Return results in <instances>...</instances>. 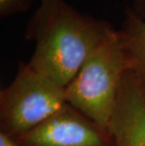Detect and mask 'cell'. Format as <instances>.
<instances>
[{"mask_svg": "<svg viewBox=\"0 0 145 146\" xmlns=\"http://www.w3.org/2000/svg\"><path fill=\"white\" fill-rule=\"evenodd\" d=\"M15 139L21 146H114L109 133L69 104Z\"/></svg>", "mask_w": 145, "mask_h": 146, "instance_id": "obj_4", "label": "cell"}, {"mask_svg": "<svg viewBox=\"0 0 145 146\" xmlns=\"http://www.w3.org/2000/svg\"><path fill=\"white\" fill-rule=\"evenodd\" d=\"M66 104L65 88L19 61L13 81L0 92V132L18 139Z\"/></svg>", "mask_w": 145, "mask_h": 146, "instance_id": "obj_3", "label": "cell"}, {"mask_svg": "<svg viewBox=\"0 0 145 146\" xmlns=\"http://www.w3.org/2000/svg\"><path fill=\"white\" fill-rule=\"evenodd\" d=\"M130 8L138 17L145 19V0H133Z\"/></svg>", "mask_w": 145, "mask_h": 146, "instance_id": "obj_8", "label": "cell"}, {"mask_svg": "<svg viewBox=\"0 0 145 146\" xmlns=\"http://www.w3.org/2000/svg\"><path fill=\"white\" fill-rule=\"evenodd\" d=\"M121 34L129 69L145 82V19L138 17L126 5L123 11Z\"/></svg>", "mask_w": 145, "mask_h": 146, "instance_id": "obj_6", "label": "cell"}, {"mask_svg": "<svg viewBox=\"0 0 145 146\" xmlns=\"http://www.w3.org/2000/svg\"><path fill=\"white\" fill-rule=\"evenodd\" d=\"M129 63L119 30L98 45L66 87L67 104L107 132Z\"/></svg>", "mask_w": 145, "mask_h": 146, "instance_id": "obj_2", "label": "cell"}, {"mask_svg": "<svg viewBox=\"0 0 145 146\" xmlns=\"http://www.w3.org/2000/svg\"><path fill=\"white\" fill-rule=\"evenodd\" d=\"M33 0H0V17L8 18L28 11Z\"/></svg>", "mask_w": 145, "mask_h": 146, "instance_id": "obj_7", "label": "cell"}, {"mask_svg": "<svg viewBox=\"0 0 145 146\" xmlns=\"http://www.w3.org/2000/svg\"><path fill=\"white\" fill-rule=\"evenodd\" d=\"M107 133L114 146H145V82L130 69L123 76Z\"/></svg>", "mask_w": 145, "mask_h": 146, "instance_id": "obj_5", "label": "cell"}, {"mask_svg": "<svg viewBox=\"0 0 145 146\" xmlns=\"http://www.w3.org/2000/svg\"><path fill=\"white\" fill-rule=\"evenodd\" d=\"M0 146H21L17 141L3 132H0Z\"/></svg>", "mask_w": 145, "mask_h": 146, "instance_id": "obj_9", "label": "cell"}, {"mask_svg": "<svg viewBox=\"0 0 145 146\" xmlns=\"http://www.w3.org/2000/svg\"><path fill=\"white\" fill-rule=\"evenodd\" d=\"M115 30L107 21L82 13L66 0H41L24 30L26 40L35 42L27 63L66 89L89 55Z\"/></svg>", "mask_w": 145, "mask_h": 146, "instance_id": "obj_1", "label": "cell"}]
</instances>
